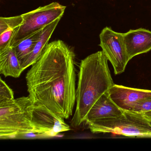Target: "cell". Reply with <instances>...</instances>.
I'll return each instance as SVG.
<instances>
[{"label":"cell","instance_id":"cell-1","mask_svg":"<svg viewBox=\"0 0 151 151\" xmlns=\"http://www.w3.org/2000/svg\"><path fill=\"white\" fill-rule=\"evenodd\" d=\"M76 55L62 40L48 43L26 74L29 97L58 116L68 119L76 102Z\"/></svg>","mask_w":151,"mask_h":151},{"label":"cell","instance_id":"cell-2","mask_svg":"<svg viewBox=\"0 0 151 151\" xmlns=\"http://www.w3.org/2000/svg\"><path fill=\"white\" fill-rule=\"evenodd\" d=\"M103 51H98L82 60L76 91V109L71 120L73 127L84 123L89 111L98 99L114 85Z\"/></svg>","mask_w":151,"mask_h":151},{"label":"cell","instance_id":"cell-3","mask_svg":"<svg viewBox=\"0 0 151 151\" xmlns=\"http://www.w3.org/2000/svg\"><path fill=\"white\" fill-rule=\"evenodd\" d=\"M34 106L29 96L0 103V139L16 138L29 134L37 135L34 121Z\"/></svg>","mask_w":151,"mask_h":151},{"label":"cell","instance_id":"cell-4","mask_svg":"<svg viewBox=\"0 0 151 151\" xmlns=\"http://www.w3.org/2000/svg\"><path fill=\"white\" fill-rule=\"evenodd\" d=\"M93 133H111L130 137L151 138V122L142 113L124 111L120 116L86 124Z\"/></svg>","mask_w":151,"mask_h":151},{"label":"cell","instance_id":"cell-5","mask_svg":"<svg viewBox=\"0 0 151 151\" xmlns=\"http://www.w3.org/2000/svg\"><path fill=\"white\" fill-rule=\"evenodd\" d=\"M66 8L58 2H53L22 14L23 22L16 30L9 47H14L26 37L61 18Z\"/></svg>","mask_w":151,"mask_h":151},{"label":"cell","instance_id":"cell-6","mask_svg":"<svg viewBox=\"0 0 151 151\" xmlns=\"http://www.w3.org/2000/svg\"><path fill=\"white\" fill-rule=\"evenodd\" d=\"M99 38V45L112 64L114 74L117 75L123 73L130 60L126 51L123 33L106 27L101 32Z\"/></svg>","mask_w":151,"mask_h":151},{"label":"cell","instance_id":"cell-7","mask_svg":"<svg viewBox=\"0 0 151 151\" xmlns=\"http://www.w3.org/2000/svg\"><path fill=\"white\" fill-rule=\"evenodd\" d=\"M109 97L123 111H131L134 104L141 99L151 96V91L114 84L108 91Z\"/></svg>","mask_w":151,"mask_h":151},{"label":"cell","instance_id":"cell-8","mask_svg":"<svg viewBox=\"0 0 151 151\" xmlns=\"http://www.w3.org/2000/svg\"><path fill=\"white\" fill-rule=\"evenodd\" d=\"M124 40L130 60L151 50V31L144 28L130 29L123 33Z\"/></svg>","mask_w":151,"mask_h":151},{"label":"cell","instance_id":"cell-9","mask_svg":"<svg viewBox=\"0 0 151 151\" xmlns=\"http://www.w3.org/2000/svg\"><path fill=\"white\" fill-rule=\"evenodd\" d=\"M124 111L118 107L109 97L108 91L104 93L94 103L85 120V124L98 120L120 116Z\"/></svg>","mask_w":151,"mask_h":151},{"label":"cell","instance_id":"cell-10","mask_svg":"<svg viewBox=\"0 0 151 151\" xmlns=\"http://www.w3.org/2000/svg\"><path fill=\"white\" fill-rule=\"evenodd\" d=\"M24 70L21 66L14 47L0 51V73L5 77L19 78Z\"/></svg>","mask_w":151,"mask_h":151},{"label":"cell","instance_id":"cell-11","mask_svg":"<svg viewBox=\"0 0 151 151\" xmlns=\"http://www.w3.org/2000/svg\"><path fill=\"white\" fill-rule=\"evenodd\" d=\"M61 18L57 19L50 24L44 27L39 40L36 44L32 52L21 64L24 70L33 65L38 60L46 47L48 44L50 39L56 29Z\"/></svg>","mask_w":151,"mask_h":151},{"label":"cell","instance_id":"cell-12","mask_svg":"<svg viewBox=\"0 0 151 151\" xmlns=\"http://www.w3.org/2000/svg\"><path fill=\"white\" fill-rule=\"evenodd\" d=\"M44 28L26 37L13 47L21 65L32 52L40 38Z\"/></svg>","mask_w":151,"mask_h":151},{"label":"cell","instance_id":"cell-13","mask_svg":"<svg viewBox=\"0 0 151 151\" xmlns=\"http://www.w3.org/2000/svg\"><path fill=\"white\" fill-rule=\"evenodd\" d=\"M23 22L22 15L8 17H0V34L8 29H15Z\"/></svg>","mask_w":151,"mask_h":151},{"label":"cell","instance_id":"cell-14","mask_svg":"<svg viewBox=\"0 0 151 151\" xmlns=\"http://www.w3.org/2000/svg\"><path fill=\"white\" fill-rule=\"evenodd\" d=\"M14 99L13 90L1 78L0 79V103Z\"/></svg>","mask_w":151,"mask_h":151},{"label":"cell","instance_id":"cell-15","mask_svg":"<svg viewBox=\"0 0 151 151\" xmlns=\"http://www.w3.org/2000/svg\"><path fill=\"white\" fill-rule=\"evenodd\" d=\"M151 111V96L141 99L137 101L131 111L143 113Z\"/></svg>","mask_w":151,"mask_h":151},{"label":"cell","instance_id":"cell-16","mask_svg":"<svg viewBox=\"0 0 151 151\" xmlns=\"http://www.w3.org/2000/svg\"><path fill=\"white\" fill-rule=\"evenodd\" d=\"M16 30H6L0 34V51L9 47Z\"/></svg>","mask_w":151,"mask_h":151},{"label":"cell","instance_id":"cell-17","mask_svg":"<svg viewBox=\"0 0 151 151\" xmlns=\"http://www.w3.org/2000/svg\"><path fill=\"white\" fill-rule=\"evenodd\" d=\"M143 114L146 118H147L151 122V111L145 112V113H143Z\"/></svg>","mask_w":151,"mask_h":151}]
</instances>
